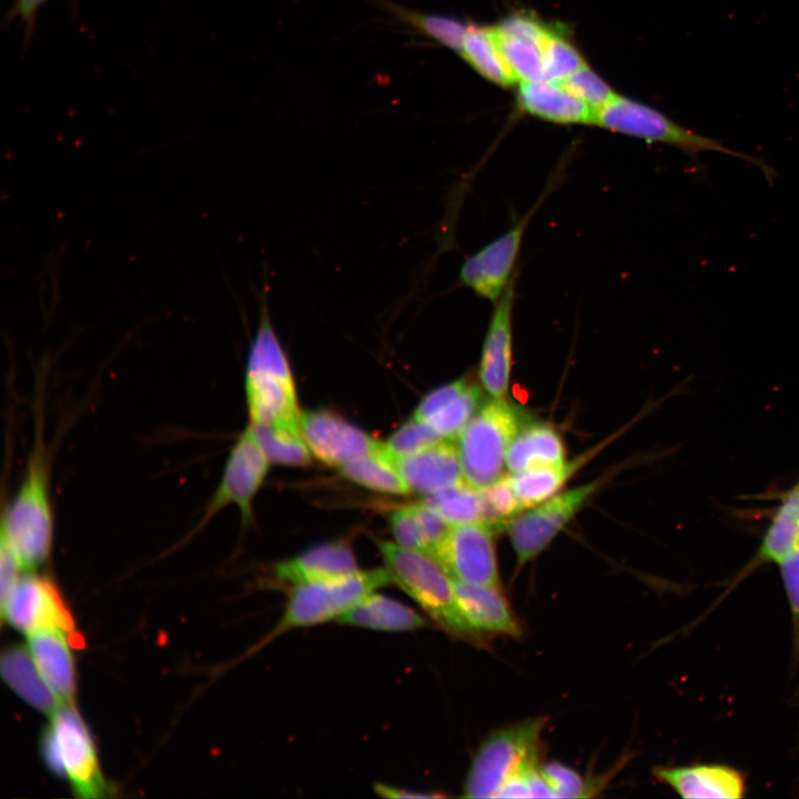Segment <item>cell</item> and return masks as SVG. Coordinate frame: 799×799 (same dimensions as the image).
Wrapping results in <instances>:
<instances>
[{
    "label": "cell",
    "mask_w": 799,
    "mask_h": 799,
    "mask_svg": "<svg viewBox=\"0 0 799 799\" xmlns=\"http://www.w3.org/2000/svg\"><path fill=\"white\" fill-rule=\"evenodd\" d=\"M394 584L406 591L437 624L451 634L478 640L481 635L464 619L457 605L454 581L434 556L392 542L377 543Z\"/></svg>",
    "instance_id": "3"
},
{
    "label": "cell",
    "mask_w": 799,
    "mask_h": 799,
    "mask_svg": "<svg viewBox=\"0 0 799 799\" xmlns=\"http://www.w3.org/2000/svg\"><path fill=\"white\" fill-rule=\"evenodd\" d=\"M553 27L526 12H516L508 16L496 26L499 31L529 40L538 44L539 48Z\"/></svg>",
    "instance_id": "39"
},
{
    "label": "cell",
    "mask_w": 799,
    "mask_h": 799,
    "mask_svg": "<svg viewBox=\"0 0 799 799\" xmlns=\"http://www.w3.org/2000/svg\"><path fill=\"white\" fill-rule=\"evenodd\" d=\"M245 394L250 423L300 425L301 412L292 370L273 327L265 294L262 295L259 325L247 353Z\"/></svg>",
    "instance_id": "2"
},
{
    "label": "cell",
    "mask_w": 799,
    "mask_h": 799,
    "mask_svg": "<svg viewBox=\"0 0 799 799\" xmlns=\"http://www.w3.org/2000/svg\"><path fill=\"white\" fill-rule=\"evenodd\" d=\"M22 566L8 540L0 536V603L1 609L20 580Z\"/></svg>",
    "instance_id": "42"
},
{
    "label": "cell",
    "mask_w": 799,
    "mask_h": 799,
    "mask_svg": "<svg viewBox=\"0 0 799 799\" xmlns=\"http://www.w3.org/2000/svg\"><path fill=\"white\" fill-rule=\"evenodd\" d=\"M515 280L495 302L479 361V380L493 398H504L513 355Z\"/></svg>",
    "instance_id": "15"
},
{
    "label": "cell",
    "mask_w": 799,
    "mask_h": 799,
    "mask_svg": "<svg viewBox=\"0 0 799 799\" xmlns=\"http://www.w3.org/2000/svg\"><path fill=\"white\" fill-rule=\"evenodd\" d=\"M1 617L2 621L7 620L27 635L42 629H57L70 637L73 648L84 647V639L77 629L68 603L58 585L48 576L36 573L21 576L1 609Z\"/></svg>",
    "instance_id": "9"
},
{
    "label": "cell",
    "mask_w": 799,
    "mask_h": 799,
    "mask_svg": "<svg viewBox=\"0 0 799 799\" xmlns=\"http://www.w3.org/2000/svg\"><path fill=\"white\" fill-rule=\"evenodd\" d=\"M517 105L526 114L556 124H594L596 110L550 81L522 82Z\"/></svg>",
    "instance_id": "21"
},
{
    "label": "cell",
    "mask_w": 799,
    "mask_h": 799,
    "mask_svg": "<svg viewBox=\"0 0 799 799\" xmlns=\"http://www.w3.org/2000/svg\"><path fill=\"white\" fill-rule=\"evenodd\" d=\"M496 45L515 78L522 82L545 80L543 55L538 44L492 27Z\"/></svg>",
    "instance_id": "32"
},
{
    "label": "cell",
    "mask_w": 799,
    "mask_h": 799,
    "mask_svg": "<svg viewBox=\"0 0 799 799\" xmlns=\"http://www.w3.org/2000/svg\"><path fill=\"white\" fill-rule=\"evenodd\" d=\"M487 523L497 532L507 526L523 510L522 504L510 484L509 475H502L482 488Z\"/></svg>",
    "instance_id": "35"
},
{
    "label": "cell",
    "mask_w": 799,
    "mask_h": 799,
    "mask_svg": "<svg viewBox=\"0 0 799 799\" xmlns=\"http://www.w3.org/2000/svg\"><path fill=\"white\" fill-rule=\"evenodd\" d=\"M495 532L485 522L452 525L435 557L453 579L498 586Z\"/></svg>",
    "instance_id": "13"
},
{
    "label": "cell",
    "mask_w": 799,
    "mask_h": 799,
    "mask_svg": "<svg viewBox=\"0 0 799 799\" xmlns=\"http://www.w3.org/2000/svg\"><path fill=\"white\" fill-rule=\"evenodd\" d=\"M28 648L60 702H72L77 690V672L70 637L57 629L38 630L28 635Z\"/></svg>",
    "instance_id": "20"
},
{
    "label": "cell",
    "mask_w": 799,
    "mask_h": 799,
    "mask_svg": "<svg viewBox=\"0 0 799 799\" xmlns=\"http://www.w3.org/2000/svg\"><path fill=\"white\" fill-rule=\"evenodd\" d=\"M453 581L461 614L473 630L512 637L520 635V625L498 586Z\"/></svg>",
    "instance_id": "18"
},
{
    "label": "cell",
    "mask_w": 799,
    "mask_h": 799,
    "mask_svg": "<svg viewBox=\"0 0 799 799\" xmlns=\"http://www.w3.org/2000/svg\"><path fill=\"white\" fill-rule=\"evenodd\" d=\"M377 1L385 10L418 34L459 53L471 24L445 14L407 9L387 0Z\"/></svg>",
    "instance_id": "26"
},
{
    "label": "cell",
    "mask_w": 799,
    "mask_h": 799,
    "mask_svg": "<svg viewBox=\"0 0 799 799\" xmlns=\"http://www.w3.org/2000/svg\"><path fill=\"white\" fill-rule=\"evenodd\" d=\"M594 125L627 134L647 142L674 146L697 161L701 152H717L735 156L760 168L769 181L773 169L763 160L726 146L721 141L682 127L659 110L645 103L617 95L596 111Z\"/></svg>",
    "instance_id": "5"
},
{
    "label": "cell",
    "mask_w": 799,
    "mask_h": 799,
    "mask_svg": "<svg viewBox=\"0 0 799 799\" xmlns=\"http://www.w3.org/2000/svg\"><path fill=\"white\" fill-rule=\"evenodd\" d=\"M481 387L469 386L455 400L432 416L428 423L444 439L457 437L479 408Z\"/></svg>",
    "instance_id": "34"
},
{
    "label": "cell",
    "mask_w": 799,
    "mask_h": 799,
    "mask_svg": "<svg viewBox=\"0 0 799 799\" xmlns=\"http://www.w3.org/2000/svg\"><path fill=\"white\" fill-rule=\"evenodd\" d=\"M269 463L247 426L232 446L221 481L191 535L203 529L229 505H235L240 509L243 525L250 524L253 517V499L267 474Z\"/></svg>",
    "instance_id": "10"
},
{
    "label": "cell",
    "mask_w": 799,
    "mask_h": 799,
    "mask_svg": "<svg viewBox=\"0 0 799 799\" xmlns=\"http://www.w3.org/2000/svg\"><path fill=\"white\" fill-rule=\"evenodd\" d=\"M799 547V484L783 498L758 552L763 563L779 564Z\"/></svg>",
    "instance_id": "29"
},
{
    "label": "cell",
    "mask_w": 799,
    "mask_h": 799,
    "mask_svg": "<svg viewBox=\"0 0 799 799\" xmlns=\"http://www.w3.org/2000/svg\"><path fill=\"white\" fill-rule=\"evenodd\" d=\"M458 54L495 84L507 88L517 81L496 45L492 28L471 24Z\"/></svg>",
    "instance_id": "27"
},
{
    "label": "cell",
    "mask_w": 799,
    "mask_h": 799,
    "mask_svg": "<svg viewBox=\"0 0 799 799\" xmlns=\"http://www.w3.org/2000/svg\"><path fill=\"white\" fill-rule=\"evenodd\" d=\"M374 790L381 797L394 799H418V798H436L439 795L435 792L416 791L409 789L397 788L385 783H376Z\"/></svg>",
    "instance_id": "44"
},
{
    "label": "cell",
    "mask_w": 799,
    "mask_h": 799,
    "mask_svg": "<svg viewBox=\"0 0 799 799\" xmlns=\"http://www.w3.org/2000/svg\"><path fill=\"white\" fill-rule=\"evenodd\" d=\"M263 449L270 463L290 466H305L311 462V451L307 447L300 425H247Z\"/></svg>",
    "instance_id": "30"
},
{
    "label": "cell",
    "mask_w": 799,
    "mask_h": 799,
    "mask_svg": "<svg viewBox=\"0 0 799 799\" xmlns=\"http://www.w3.org/2000/svg\"><path fill=\"white\" fill-rule=\"evenodd\" d=\"M393 461L409 492L429 495L464 481L457 446L448 439Z\"/></svg>",
    "instance_id": "17"
},
{
    "label": "cell",
    "mask_w": 799,
    "mask_h": 799,
    "mask_svg": "<svg viewBox=\"0 0 799 799\" xmlns=\"http://www.w3.org/2000/svg\"><path fill=\"white\" fill-rule=\"evenodd\" d=\"M468 386V381L463 377L432 391L421 401L414 417L427 422L449 402L461 395Z\"/></svg>",
    "instance_id": "41"
},
{
    "label": "cell",
    "mask_w": 799,
    "mask_h": 799,
    "mask_svg": "<svg viewBox=\"0 0 799 799\" xmlns=\"http://www.w3.org/2000/svg\"><path fill=\"white\" fill-rule=\"evenodd\" d=\"M779 566L792 613L799 618V547L783 558Z\"/></svg>",
    "instance_id": "43"
},
{
    "label": "cell",
    "mask_w": 799,
    "mask_h": 799,
    "mask_svg": "<svg viewBox=\"0 0 799 799\" xmlns=\"http://www.w3.org/2000/svg\"><path fill=\"white\" fill-rule=\"evenodd\" d=\"M358 570L355 555L346 542L318 544L274 568L277 580L293 586L335 579Z\"/></svg>",
    "instance_id": "19"
},
{
    "label": "cell",
    "mask_w": 799,
    "mask_h": 799,
    "mask_svg": "<svg viewBox=\"0 0 799 799\" xmlns=\"http://www.w3.org/2000/svg\"><path fill=\"white\" fill-rule=\"evenodd\" d=\"M539 202L510 229L463 262L458 277L464 286L494 303L504 294L515 280L514 270L524 234Z\"/></svg>",
    "instance_id": "12"
},
{
    "label": "cell",
    "mask_w": 799,
    "mask_h": 799,
    "mask_svg": "<svg viewBox=\"0 0 799 799\" xmlns=\"http://www.w3.org/2000/svg\"><path fill=\"white\" fill-rule=\"evenodd\" d=\"M540 51L546 81L560 83L568 75L586 65L583 55L569 41L564 28L559 26L553 27L544 39Z\"/></svg>",
    "instance_id": "33"
},
{
    "label": "cell",
    "mask_w": 799,
    "mask_h": 799,
    "mask_svg": "<svg viewBox=\"0 0 799 799\" xmlns=\"http://www.w3.org/2000/svg\"><path fill=\"white\" fill-rule=\"evenodd\" d=\"M426 503L435 507L451 525L487 523L482 488L465 479L443 490L426 495Z\"/></svg>",
    "instance_id": "31"
},
{
    "label": "cell",
    "mask_w": 799,
    "mask_h": 799,
    "mask_svg": "<svg viewBox=\"0 0 799 799\" xmlns=\"http://www.w3.org/2000/svg\"><path fill=\"white\" fill-rule=\"evenodd\" d=\"M585 459H574L559 465L533 467L509 475L510 484L523 509L534 507L552 498L579 468Z\"/></svg>",
    "instance_id": "28"
},
{
    "label": "cell",
    "mask_w": 799,
    "mask_h": 799,
    "mask_svg": "<svg viewBox=\"0 0 799 799\" xmlns=\"http://www.w3.org/2000/svg\"><path fill=\"white\" fill-rule=\"evenodd\" d=\"M34 426V441L23 477L13 498L2 509L0 529L27 570L49 560L54 536L50 461L40 418Z\"/></svg>",
    "instance_id": "1"
},
{
    "label": "cell",
    "mask_w": 799,
    "mask_h": 799,
    "mask_svg": "<svg viewBox=\"0 0 799 799\" xmlns=\"http://www.w3.org/2000/svg\"><path fill=\"white\" fill-rule=\"evenodd\" d=\"M597 487L594 482L566 490L513 518L507 529L517 564L524 565L540 554Z\"/></svg>",
    "instance_id": "11"
},
{
    "label": "cell",
    "mask_w": 799,
    "mask_h": 799,
    "mask_svg": "<svg viewBox=\"0 0 799 799\" xmlns=\"http://www.w3.org/2000/svg\"><path fill=\"white\" fill-rule=\"evenodd\" d=\"M527 421L520 408L504 398L484 403L458 435L464 479L483 488L500 477L508 446Z\"/></svg>",
    "instance_id": "6"
},
{
    "label": "cell",
    "mask_w": 799,
    "mask_h": 799,
    "mask_svg": "<svg viewBox=\"0 0 799 799\" xmlns=\"http://www.w3.org/2000/svg\"><path fill=\"white\" fill-rule=\"evenodd\" d=\"M299 424L311 453L330 466L341 467L383 445L330 411L300 413Z\"/></svg>",
    "instance_id": "14"
},
{
    "label": "cell",
    "mask_w": 799,
    "mask_h": 799,
    "mask_svg": "<svg viewBox=\"0 0 799 799\" xmlns=\"http://www.w3.org/2000/svg\"><path fill=\"white\" fill-rule=\"evenodd\" d=\"M0 665L7 685L37 710L51 716L61 705L40 674L28 647L14 645L4 649Z\"/></svg>",
    "instance_id": "22"
},
{
    "label": "cell",
    "mask_w": 799,
    "mask_h": 799,
    "mask_svg": "<svg viewBox=\"0 0 799 799\" xmlns=\"http://www.w3.org/2000/svg\"><path fill=\"white\" fill-rule=\"evenodd\" d=\"M654 775L686 799H737L746 792L744 776L726 765L657 767Z\"/></svg>",
    "instance_id": "16"
},
{
    "label": "cell",
    "mask_w": 799,
    "mask_h": 799,
    "mask_svg": "<svg viewBox=\"0 0 799 799\" xmlns=\"http://www.w3.org/2000/svg\"><path fill=\"white\" fill-rule=\"evenodd\" d=\"M340 469L345 478L380 493L404 495L409 492L384 444L375 452L345 463Z\"/></svg>",
    "instance_id": "25"
},
{
    "label": "cell",
    "mask_w": 799,
    "mask_h": 799,
    "mask_svg": "<svg viewBox=\"0 0 799 799\" xmlns=\"http://www.w3.org/2000/svg\"><path fill=\"white\" fill-rule=\"evenodd\" d=\"M337 620L341 624L381 631H409L427 625L411 607L375 591L361 599Z\"/></svg>",
    "instance_id": "24"
},
{
    "label": "cell",
    "mask_w": 799,
    "mask_h": 799,
    "mask_svg": "<svg viewBox=\"0 0 799 799\" xmlns=\"http://www.w3.org/2000/svg\"><path fill=\"white\" fill-rule=\"evenodd\" d=\"M391 583L387 569L378 568L358 569L344 577L296 585L267 640L291 629L337 619L361 599Z\"/></svg>",
    "instance_id": "8"
},
{
    "label": "cell",
    "mask_w": 799,
    "mask_h": 799,
    "mask_svg": "<svg viewBox=\"0 0 799 799\" xmlns=\"http://www.w3.org/2000/svg\"><path fill=\"white\" fill-rule=\"evenodd\" d=\"M559 84L596 111L617 97L613 89L587 65L568 75Z\"/></svg>",
    "instance_id": "37"
},
{
    "label": "cell",
    "mask_w": 799,
    "mask_h": 799,
    "mask_svg": "<svg viewBox=\"0 0 799 799\" xmlns=\"http://www.w3.org/2000/svg\"><path fill=\"white\" fill-rule=\"evenodd\" d=\"M566 448L559 433L544 423L525 424L510 442L505 464L512 473L565 463Z\"/></svg>",
    "instance_id": "23"
},
{
    "label": "cell",
    "mask_w": 799,
    "mask_h": 799,
    "mask_svg": "<svg viewBox=\"0 0 799 799\" xmlns=\"http://www.w3.org/2000/svg\"><path fill=\"white\" fill-rule=\"evenodd\" d=\"M443 439L428 423L413 417L403 424L384 446L392 458H397L416 453Z\"/></svg>",
    "instance_id": "36"
},
{
    "label": "cell",
    "mask_w": 799,
    "mask_h": 799,
    "mask_svg": "<svg viewBox=\"0 0 799 799\" xmlns=\"http://www.w3.org/2000/svg\"><path fill=\"white\" fill-rule=\"evenodd\" d=\"M542 717L490 734L477 749L464 785V797L496 798L513 777L539 761Z\"/></svg>",
    "instance_id": "7"
},
{
    "label": "cell",
    "mask_w": 799,
    "mask_h": 799,
    "mask_svg": "<svg viewBox=\"0 0 799 799\" xmlns=\"http://www.w3.org/2000/svg\"><path fill=\"white\" fill-rule=\"evenodd\" d=\"M40 750L48 769L67 779L78 797L110 795L93 737L72 702L61 704L51 715L41 737Z\"/></svg>",
    "instance_id": "4"
},
{
    "label": "cell",
    "mask_w": 799,
    "mask_h": 799,
    "mask_svg": "<svg viewBox=\"0 0 799 799\" xmlns=\"http://www.w3.org/2000/svg\"><path fill=\"white\" fill-rule=\"evenodd\" d=\"M543 772L556 798H586L594 796V789L575 769L560 763L543 765Z\"/></svg>",
    "instance_id": "38"
},
{
    "label": "cell",
    "mask_w": 799,
    "mask_h": 799,
    "mask_svg": "<svg viewBox=\"0 0 799 799\" xmlns=\"http://www.w3.org/2000/svg\"><path fill=\"white\" fill-rule=\"evenodd\" d=\"M391 528L398 545L426 553L412 505L398 507L391 513Z\"/></svg>",
    "instance_id": "40"
},
{
    "label": "cell",
    "mask_w": 799,
    "mask_h": 799,
    "mask_svg": "<svg viewBox=\"0 0 799 799\" xmlns=\"http://www.w3.org/2000/svg\"><path fill=\"white\" fill-rule=\"evenodd\" d=\"M45 0H17V13L24 20L31 19Z\"/></svg>",
    "instance_id": "45"
}]
</instances>
